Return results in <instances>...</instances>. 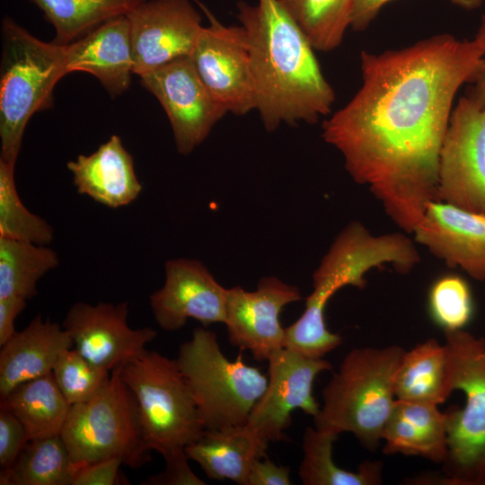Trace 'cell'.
Instances as JSON below:
<instances>
[{
	"instance_id": "cell-31",
	"label": "cell",
	"mask_w": 485,
	"mask_h": 485,
	"mask_svg": "<svg viewBox=\"0 0 485 485\" xmlns=\"http://www.w3.org/2000/svg\"><path fill=\"white\" fill-rule=\"evenodd\" d=\"M14 167L0 160V236L47 245L53 240V228L22 202L15 186Z\"/></svg>"
},
{
	"instance_id": "cell-38",
	"label": "cell",
	"mask_w": 485,
	"mask_h": 485,
	"mask_svg": "<svg viewBox=\"0 0 485 485\" xmlns=\"http://www.w3.org/2000/svg\"><path fill=\"white\" fill-rule=\"evenodd\" d=\"M26 304V300L16 297L0 298V346H3L16 332L14 321Z\"/></svg>"
},
{
	"instance_id": "cell-29",
	"label": "cell",
	"mask_w": 485,
	"mask_h": 485,
	"mask_svg": "<svg viewBox=\"0 0 485 485\" xmlns=\"http://www.w3.org/2000/svg\"><path fill=\"white\" fill-rule=\"evenodd\" d=\"M58 262L47 245L0 236V298H32L38 281Z\"/></svg>"
},
{
	"instance_id": "cell-5",
	"label": "cell",
	"mask_w": 485,
	"mask_h": 485,
	"mask_svg": "<svg viewBox=\"0 0 485 485\" xmlns=\"http://www.w3.org/2000/svg\"><path fill=\"white\" fill-rule=\"evenodd\" d=\"M1 31L0 160L15 164L28 121L53 106L54 88L68 73L65 46L39 40L8 16Z\"/></svg>"
},
{
	"instance_id": "cell-42",
	"label": "cell",
	"mask_w": 485,
	"mask_h": 485,
	"mask_svg": "<svg viewBox=\"0 0 485 485\" xmlns=\"http://www.w3.org/2000/svg\"><path fill=\"white\" fill-rule=\"evenodd\" d=\"M195 1H197V0H195Z\"/></svg>"
},
{
	"instance_id": "cell-41",
	"label": "cell",
	"mask_w": 485,
	"mask_h": 485,
	"mask_svg": "<svg viewBox=\"0 0 485 485\" xmlns=\"http://www.w3.org/2000/svg\"><path fill=\"white\" fill-rule=\"evenodd\" d=\"M451 3L456 4L459 7H462L465 10H475L479 8L483 0H450Z\"/></svg>"
},
{
	"instance_id": "cell-16",
	"label": "cell",
	"mask_w": 485,
	"mask_h": 485,
	"mask_svg": "<svg viewBox=\"0 0 485 485\" xmlns=\"http://www.w3.org/2000/svg\"><path fill=\"white\" fill-rule=\"evenodd\" d=\"M302 299L300 289L277 277H263L254 291L227 288L225 322L228 340L249 350L259 361L284 348L285 328L279 315L288 304Z\"/></svg>"
},
{
	"instance_id": "cell-11",
	"label": "cell",
	"mask_w": 485,
	"mask_h": 485,
	"mask_svg": "<svg viewBox=\"0 0 485 485\" xmlns=\"http://www.w3.org/2000/svg\"><path fill=\"white\" fill-rule=\"evenodd\" d=\"M140 77L170 121L176 149L190 154L228 113L204 84L190 57H182Z\"/></svg>"
},
{
	"instance_id": "cell-7",
	"label": "cell",
	"mask_w": 485,
	"mask_h": 485,
	"mask_svg": "<svg viewBox=\"0 0 485 485\" xmlns=\"http://www.w3.org/2000/svg\"><path fill=\"white\" fill-rule=\"evenodd\" d=\"M198 407L205 429L245 425L266 390L268 376L239 356L229 360L215 332L193 331L175 358Z\"/></svg>"
},
{
	"instance_id": "cell-39",
	"label": "cell",
	"mask_w": 485,
	"mask_h": 485,
	"mask_svg": "<svg viewBox=\"0 0 485 485\" xmlns=\"http://www.w3.org/2000/svg\"><path fill=\"white\" fill-rule=\"evenodd\" d=\"M390 1L392 0H353L349 27L356 31H365L382 7Z\"/></svg>"
},
{
	"instance_id": "cell-1",
	"label": "cell",
	"mask_w": 485,
	"mask_h": 485,
	"mask_svg": "<svg viewBox=\"0 0 485 485\" xmlns=\"http://www.w3.org/2000/svg\"><path fill=\"white\" fill-rule=\"evenodd\" d=\"M483 49L441 33L380 53L362 51V84L322 124L323 140L368 187L385 214L412 234L437 200L439 154L459 89L472 83Z\"/></svg>"
},
{
	"instance_id": "cell-30",
	"label": "cell",
	"mask_w": 485,
	"mask_h": 485,
	"mask_svg": "<svg viewBox=\"0 0 485 485\" xmlns=\"http://www.w3.org/2000/svg\"><path fill=\"white\" fill-rule=\"evenodd\" d=\"M315 50L331 51L349 28L353 0H278Z\"/></svg>"
},
{
	"instance_id": "cell-14",
	"label": "cell",
	"mask_w": 485,
	"mask_h": 485,
	"mask_svg": "<svg viewBox=\"0 0 485 485\" xmlns=\"http://www.w3.org/2000/svg\"><path fill=\"white\" fill-rule=\"evenodd\" d=\"M127 15L138 76L190 57L204 27L190 0H146Z\"/></svg>"
},
{
	"instance_id": "cell-17",
	"label": "cell",
	"mask_w": 485,
	"mask_h": 485,
	"mask_svg": "<svg viewBox=\"0 0 485 485\" xmlns=\"http://www.w3.org/2000/svg\"><path fill=\"white\" fill-rule=\"evenodd\" d=\"M163 286L149 297L157 325L165 331L181 329L188 319L203 327L225 322L227 288L195 259L177 258L165 263Z\"/></svg>"
},
{
	"instance_id": "cell-18",
	"label": "cell",
	"mask_w": 485,
	"mask_h": 485,
	"mask_svg": "<svg viewBox=\"0 0 485 485\" xmlns=\"http://www.w3.org/2000/svg\"><path fill=\"white\" fill-rule=\"evenodd\" d=\"M412 234L447 267L485 281V216L433 200Z\"/></svg>"
},
{
	"instance_id": "cell-33",
	"label": "cell",
	"mask_w": 485,
	"mask_h": 485,
	"mask_svg": "<svg viewBox=\"0 0 485 485\" xmlns=\"http://www.w3.org/2000/svg\"><path fill=\"white\" fill-rule=\"evenodd\" d=\"M428 312L431 319L444 331L462 330L473 313L472 292L467 281L457 275L437 278L428 293Z\"/></svg>"
},
{
	"instance_id": "cell-37",
	"label": "cell",
	"mask_w": 485,
	"mask_h": 485,
	"mask_svg": "<svg viewBox=\"0 0 485 485\" xmlns=\"http://www.w3.org/2000/svg\"><path fill=\"white\" fill-rule=\"evenodd\" d=\"M288 466L278 465L268 458L254 462L249 473L247 485H291Z\"/></svg>"
},
{
	"instance_id": "cell-8",
	"label": "cell",
	"mask_w": 485,
	"mask_h": 485,
	"mask_svg": "<svg viewBox=\"0 0 485 485\" xmlns=\"http://www.w3.org/2000/svg\"><path fill=\"white\" fill-rule=\"evenodd\" d=\"M453 388L464 393L463 407L445 411L447 454L444 481L485 485V338L462 330L445 331Z\"/></svg>"
},
{
	"instance_id": "cell-36",
	"label": "cell",
	"mask_w": 485,
	"mask_h": 485,
	"mask_svg": "<svg viewBox=\"0 0 485 485\" xmlns=\"http://www.w3.org/2000/svg\"><path fill=\"white\" fill-rule=\"evenodd\" d=\"M122 462L118 458L102 460L76 471L71 485H115L120 484Z\"/></svg>"
},
{
	"instance_id": "cell-27",
	"label": "cell",
	"mask_w": 485,
	"mask_h": 485,
	"mask_svg": "<svg viewBox=\"0 0 485 485\" xmlns=\"http://www.w3.org/2000/svg\"><path fill=\"white\" fill-rule=\"evenodd\" d=\"M53 26L52 42L67 45L106 21L126 15L146 0H29Z\"/></svg>"
},
{
	"instance_id": "cell-3",
	"label": "cell",
	"mask_w": 485,
	"mask_h": 485,
	"mask_svg": "<svg viewBox=\"0 0 485 485\" xmlns=\"http://www.w3.org/2000/svg\"><path fill=\"white\" fill-rule=\"evenodd\" d=\"M420 262V255L407 235L395 232L375 235L360 222H349L335 237L313 273V291L302 315L285 328L284 348L309 357H323L342 342L331 332L324 312L329 300L340 288H364L366 274L391 264L408 274Z\"/></svg>"
},
{
	"instance_id": "cell-19",
	"label": "cell",
	"mask_w": 485,
	"mask_h": 485,
	"mask_svg": "<svg viewBox=\"0 0 485 485\" xmlns=\"http://www.w3.org/2000/svg\"><path fill=\"white\" fill-rule=\"evenodd\" d=\"M67 73L86 72L99 80L111 97L126 92L134 74L130 22L128 15L110 19L65 45Z\"/></svg>"
},
{
	"instance_id": "cell-32",
	"label": "cell",
	"mask_w": 485,
	"mask_h": 485,
	"mask_svg": "<svg viewBox=\"0 0 485 485\" xmlns=\"http://www.w3.org/2000/svg\"><path fill=\"white\" fill-rule=\"evenodd\" d=\"M110 372L71 348L60 353L52 368L57 386L71 405L93 398L106 384Z\"/></svg>"
},
{
	"instance_id": "cell-25",
	"label": "cell",
	"mask_w": 485,
	"mask_h": 485,
	"mask_svg": "<svg viewBox=\"0 0 485 485\" xmlns=\"http://www.w3.org/2000/svg\"><path fill=\"white\" fill-rule=\"evenodd\" d=\"M0 406L18 418L29 440L60 434L71 409L52 372L15 387Z\"/></svg>"
},
{
	"instance_id": "cell-21",
	"label": "cell",
	"mask_w": 485,
	"mask_h": 485,
	"mask_svg": "<svg viewBox=\"0 0 485 485\" xmlns=\"http://www.w3.org/2000/svg\"><path fill=\"white\" fill-rule=\"evenodd\" d=\"M72 345L63 326L38 314L1 346L0 397L23 383L51 373L60 353Z\"/></svg>"
},
{
	"instance_id": "cell-26",
	"label": "cell",
	"mask_w": 485,
	"mask_h": 485,
	"mask_svg": "<svg viewBox=\"0 0 485 485\" xmlns=\"http://www.w3.org/2000/svg\"><path fill=\"white\" fill-rule=\"evenodd\" d=\"M339 434L307 427L303 437L304 456L298 476L304 485H378L382 483L380 461H364L357 472L336 465L332 458L333 443Z\"/></svg>"
},
{
	"instance_id": "cell-24",
	"label": "cell",
	"mask_w": 485,
	"mask_h": 485,
	"mask_svg": "<svg viewBox=\"0 0 485 485\" xmlns=\"http://www.w3.org/2000/svg\"><path fill=\"white\" fill-rule=\"evenodd\" d=\"M397 400L444 403L454 392L447 348L430 338L404 352L395 384Z\"/></svg>"
},
{
	"instance_id": "cell-23",
	"label": "cell",
	"mask_w": 485,
	"mask_h": 485,
	"mask_svg": "<svg viewBox=\"0 0 485 485\" xmlns=\"http://www.w3.org/2000/svg\"><path fill=\"white\" fill-rule=\"evenodd\" d=\"M268 445L246 425H241L205 429L184 449L209 479L247 485L252 464L265 457Z\"/></svg>"
},
{
	"instance_id": "cell-13",
	"label": "cell",
	"mask_w": 485,
	"mask_h": 485,
	"mask_svg": "<svg viewBox=\"0 0 485 485\" xmlns=\"http://www.w3.org/2000/svg\"><path fill=\"white\" fill-rule=\"evenodd\" d=\"M203 27L190 56L210 93L234 115L255 110L249 47L244 29L225 26L206 10Z\"/></svg>"
},
{
	"instance_id": "cell-4",
	"label": "cell",
	"mask_w": 485,
	"mask_h": 485,
	"mask_svg": "<svg viewBox=\"0 0 485 485\" xmlns=\"http://www.w3.org/2000/svg\"><path fill=\"white\" fill-rule=\"evenodd\" d=\"M404 352L398 345L350 350L322 391L323 402L314 427L352 433L365 448L375 451L396 400L395 378Z\"/></svg>"
},
{
	"instance_id": "cell-10",
	"label": "cell",
	"mask_w": 485,
	"mask_h": 485,
	"mask_svg": "<svg viewBox=\"0 0 485 485\" xmlns=\"http://www.w3.org/2000/svg\"><path fill=\"white\" fill-rule=\"evenodd\" d=\"M437 200L485 216V106H454L439 154Z\"/></svg>"
},
{
	"instance_id": "cell-2",
	"label": "cell",
	"mask_w": 485,
	"mask_h": 485,
	"mask_svg": "<svg viewBox=\"0 0 485 485\" xmlns=\"http://www.w3.org/2000/svg\"><path fill=\"white\" fill-rule=\"evenodd\" d=\"M237 3L249 47L255 110L269 132L282 123H317L336 95L314 48L278 0Z\"/></svg>"
},
{
	"instance_id": "cell-35",
	"label": "cell",
	"mask_w": 485,
	"mask_h": 485,
	"mask_svg": "<svg viewBox=\"0 0 485 485\" xmlns=\"http://www.w3.org/2000/svg\"><path fill=\"white\" fill-rule=\"evenodd\" d=\"M26 430L18 418L0 406V467H11L28 443Z\"/></svg>"
},
{
	"instance_id": "cell-22",
	"label": "cell",
	"mask_w": 485,
	"mask_h": 485,
	"mask_svg": "<svg viewBox=\"0 0 485 485\" xmlns=\"http://www.w3.org/2000/svg\"><path fill=\"white\" fill-rule=\"evenodd\" d=\"M437 406L396 399L384 429L383 452L443 463L448 448L446 418Z\"/></svg>"
},
{
	"instance_id": "cell-20",
	"label": "cell",
	"mask_w": 485,
	"mask_h": 485,
	"mask_svg": "<svg viewBox=\"0 0 485 485\" xmlns=\"http://www.w3.org/2000/svg\"><path fill=\"white\" fill-rule=\"evenodd\" d=\"M79 194L108 207L118 208L133 202L142 191L132 155L121 138L111 136L89 155H78L67 163Z\"/></svg>"
},
{
	"instance_id": "cell-34",
	"label": "cell",
	"mask_w": 485,
	"mask_h": 485,
	"mask_svg": "<svg viewBox=\"0 0 485 485\" xmlns=\"http://www.w3.org/2000/svg\"><path fill=\"white\" fill-rule=\"evenodd\" d=\"M165 469L150 475L141 484L144 485H205L189 465V457L184 447H177L163 453Z\"/></svg>"
},
{
	"instance_id": "cell-28",
	"label": "cell",
	"mask_w": 485,
	"mask_h": 485,
	"mask_svg": "<svg viewBox=\"0 0 485 485\" xmlns=\"http://www.w3.org/2000/svg\"><path fill=\"white\" fill-rule=\"evenodd\" d=\"M68 449L60 434L28 441L14 463L0 472V485H71Z\"/></svg>"
},
{
	"instance_id": "cell-15",
	"label": "cell",
	"mask_w": 485,
	"mask_h": 485,
	"mask_svg": "<svg viewBox=\"0 0 485 485\" xmlns=\"http://www.w3.org/2000/svg\"><path fill=\"white\" fill-rule=\"evenodd\" d=\"M128 303L74 304L62 323L75 348L93 364L110 371L136 359L157 332L128 323Z\"/></svg>"
},
{
	"instance_id": "cell-9",
	"label": "cell",
	"mask_w": 485,
	"mask_h": 485,
	"mask_svg": "<svg viewBox=\"0 0 485 485\" xmlns=\"http://www.w3.org/2000/svg\"><path fill=\"white\" fill-rule=\"evenodd\" d=\"M133 393L145 439L159 454L185 447L205 427L176 359L146 350L121 366Z\"/></svg>"
},
{
	"instance_id": "cell-12",
	"label": "cell",
	"mask_w": 485,
	"mask_h": 485,
	"mask_svg": "<svg viewBox=\"0 0 485 485\" xmlns=\"http://www.w3.org/2000/svg\"><path fill=\"white\" fill-rule=\"evenodd\" d=\"M268 384L252 408L246 426L266 442L284 439L297 409L314 418L321 406L313 395L316 376L331 369L323 357H309L287 348L274 351L268 358Z\"/></svg>"
},
{
	"instance_id": "cell-6",
	"label": "cell",
	"mask_w": 485,
	"mask_h": 485,
	"mask_svg": "<svg viewBox=\"0 0 485 485\" xmlns=\"http://www.w3.org/2000/svg\"><path fill=\"white\" fill-rule=\"evenodd\" d=\"M121 366L90 400L71 405L60 436L68 449L73 475L89 464L118 458L131 469L151 460L136 399L124 383Z\"/></svg>"
},
{
	"instance_id": "cell-40",
	"label": "cell",
	"mask_w": 485,
	"mask_h": 485,
	"mask_svg": "<svg viewBox=\"0 0 485 485\" xmlns=\"http://www.w3.org/2000/svg\"><path fill=\"white\" fill-rule=\"evenodd\" d=\"M474 40L483 49V57L466 95L479 105L485 106V14L481 16Z\"/></svg>"
}]
</instances>
